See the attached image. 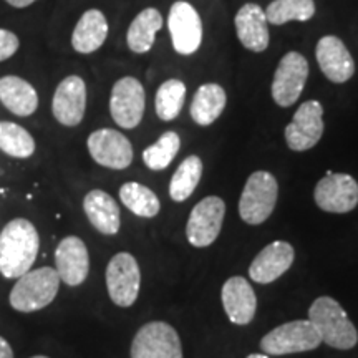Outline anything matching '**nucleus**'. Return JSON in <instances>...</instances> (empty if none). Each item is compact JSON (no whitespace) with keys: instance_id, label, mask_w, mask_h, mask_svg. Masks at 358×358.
<instances>
[{"instance_id":"obj_36","label":"nucleus","mask_w":358,"mask_h":358,"mask_svg":"<svg viewBox=\"0 0 358 358\" xmlns=\"http://www.w3.org/2000/svg\"><path fill=\"white\" fill-rule=\"evenodd\" d=\"M30 358H50V357H47V355H34V357H30Z\"/></svg>"},{"instance_id":"obj_21","label":"nucleus","mask_w":358,"mask_h":358,"mask_svg":"<svg viewBox=\"0 0 358 358\" xmlns=\"http://www.w3.org/2000/svg\"><path fill=\"white\" fill-rule=\"evenodd\" d=\"M83 211L90 224L105 236H115L122 226L120 206L108 192L101 189L90 191L83 199Z\"/></svg>"},{"instance_id":"obj_7","label":"nucleus","mask_w":358,"mask_h":358,"mask_svg":"<svg viewBox=\"0 0 358 358\" xmlns=\"http://www.w3.org/2000/svg\"><path fill=\"white\" fill-rule=\"evenodd\" d=\"M131 358H182L181 340L166 322H150L138 330L131 342Z\"/></svg>"},{"instance_id":"obj_31","label":"nucleus","mask_w":358,"mask_h":358,"mask_svg":"<svg viewBox=\"0 0 358 358\" xmlns=\"http://www.w3.org/2000/svg\"><path fill=\"white\" fill-rule=\"evenodd\" d=\"M179 148H181L179 134L176 131H166L161 134L158 141L143 151V161L151 171H163L176 158Z\"/></svg>"},{"instance_id":"obj_13","label":"nucleus","mask_w":358,"mask_h":358,"mask_svg":"<svg viewBox=\"0 0 358 358\" xmlns=\"http://www.w3.org/2000/svg\"><path fill=\"white\" fill-rule=\"evenodd\" d=\"M88 153L95 163L108 169H127L133 163V145L122 131L101 128L93 131L87 141Z\"/></svg>"},{"instance_id":"obj_35","label":"nucleus","mask_w":358,"mask_h":358,"mask_svg":"<svg viewBox=\"0 0 358 358\" xmlns=\"http://www.w3.org/2000/svg\"><path fill=\"white\" fill-rule=\"evenodd\" d=\"M248 358H268V355H266V353H252Z\"/></svg>"},{"instance_id":"obj_25","label":"nucleus","mask_w":358,"mask_h":358,"mask_svg":"<svg viewBox=\"0 0 358 358\" xmlns=\"http://www.w3.org/2000/svg\"><path fill=\"white\" fill-rule=\"evenodd\" d=\"M227 95L224 88L217 83H204L194 93L191 103V118L199 127H209L226 108Z\"/></svg>"},{"instance_id":"obj_1","label":"nucleus","mask_w":358,"mask_h":358,"mask_svg":"<svg viewBox=\"0 0 358 358\" xmlns=\"http://www.w3.org/2000/svg\"><path fill=\"white\" fill-rule=\"evenodd\" d=\"M40 236L29 219L17 217L0 232V274L6 279H19L37 261Z\"/></svg>"},{"instance_id":"obj_16","label":"nucleus","mask_w":358,"mask_h":358,"mask_svg":"<svg viewBox=\"0 0 358 358\" xmlns=\"http://www.w3.org/2000/svg\"><path fill=\"white\" fill-rule=\"evenodd\" d=\"M317 64L332 83H345L355 75V62L347 45L335 35H325L317 42Z\"/></svg>"},{"instance_id":"obj_17","label":"nucleus","mask_w":358,"mask_h":358,"mask_svg":"<svg viewBox=\"0 0 358 358\" xmlns=\"http://www.w3.org/2000/svg\"><path fill=\"white\" fill-rule=\"evenodd\" d=\"M55 271L60 280L70 287L83 284L90 272L87 245L77 236H66L55 250Z\"/></svg>"},{"instance_id":"obj_27","label":"nucleus","mask_w":358,"mask_h":358,"mask_svg":"<svg viewBox=\"0 0 358 358\" xmlns=\"http://www.w3.org/2000/svg\"><path fill=\"white\" fill-rule=\"evenodd\" d=\"M120 199L133 214L140 217L158 216L161 204L158 196L150 187L140 182H124L120 187Z\"/></svg>"},{"instance_id":"obj_5","label":"nucleus","mask_w":358,"mask_h":358,"mask_svg":"<svg viewBox=\"0 0 358 358\" xmlns=\"http://www.w3.org/2000/svg\"><path fill=\"white\" fill-rule=\"evenodd\" d=\"M322 338L310 320H295L275 327L261 340V348L266 355H289L315 350Z\"/></svg>"},{"instance_id":"obj_11","label":"nucleus","mask_w":358,"mask_h":358,"mask_svg":"<svg viewBox=\"0 0 358 358\" xmlns=\"http://www.w3.org/2000/svg\"><path fill=\"white\" fill-rule=\"evenodd\" d=\"M324 106L320 101H303L294 113L292 122L285 127L284 136L292 151L312 150L324 134Z\"/></svg>"},{"instance_id":"obj_4","label":"nucleus","mask_w":358,"mask_h":358,"mask_svg":"<svg viewBox=\"0 0 358 358\" xmlns=\"http://www.w3.org/2000/svg\"><path fill=\"white\" fill-rule=\"evenodd\" d=\"M279 196L277 179L267 171L252 173L239 199V216L250 226L266 222L274 213Z\"/></svg>"},{"instance_id":"obj_23","label":"nucleus","mask_w":358,"mask_h":358,"mask_svg":"<svg viewBox=\"0 0 358 358\" xmlns=\"http://www.w3.org/2000/svg\"><path fill=\"white\" fill-rule=\"evenodd\" d=\"M0 101L15 116H32L38 108L37 90L27 80L6 75L0 78Z\"/></svg>"},{"instance_id":"obj_9","label":"nucleus","mask_w":358,"mask_h":358,"mask_svg":"<svg viewBox=\"0 0 358 358\" xmlns=\"http://www.w3.org/2000/svg\"><path fill=\"white\" fill-rule=\"evenodd\" d=\"M141 285V272L136 259L128 252H118L106 266V289L118 307H131Z\"/></svg>"},{"instance_id":"obj_33","label":"nucleus","mask_w":358,"mask_h":358,"mask_svg":"<svg viewBox=\"0 0 358 358\" xmlns=\"http://www.w3.org/2000/svg\"><path fill=\"white\" fill-rule=\"evenodd\" d=\"M0 358H13V350L10 343L0 335Z\"/></svg>"},{"instance_id":"obj_22","label":"nucleus","mask_w":358,"mask_h":358,"mask_svg":"<svg viewBox=\"0 0 358 358\" xmlns=\"http://www.w3.org/2000/svg\"><path fill=\"white\" fill-rule=\"evenodd\" d=\"M106 37H108V20L105 13L98 8H90L83 12L75 25L71 34V47L77 53L88 55L100 50L106 42Z\"/></svg>"},{"instance_id":"obj_18","label":"nucleus","mask_w":358,"mask_h":358,"mask_svg":"<svg viewBox=\"0 0 358 358\" xmlns=\"http://www.w3.org/2000/svg\"><path fill=\"white\" fill-rule=\"evenodd\" d=\"M234 25L237 38L244 48L254 53L267 50L271 43V34H268L266 12L261 6L252 2L244 3L236 13Z\"/></svg>"},{"instance_id":"obj_19","label":"nucleus","mask_w":358,"mask_h":358,"mask_svg":"<svg viewBox=\"0 0 358 358\" xmlns=\"http://www.w3.org/2000/svg\"><path fill=\"white\" fill-rule=\"evenodd\" d=\"M295 257L292 244L275 241L257 254L249 267L250 279L257 284H271L289 271Z\"/></svg>"},{"instance_id":"obj_2","label":"nucleus","mask_w":358,"mask_h":358,"mask_svg":"<svg viewBox=\"0 0 358 358\" xmlns=\"http://www.w3.org/2000/svg\"><path fill=\"white\" fill-rule=\"evenodd\" d=\"M308 320L325 345L350 350L357 345L358 332L343 307L332 297H319L308 308Z\"/></svg>"},{"instance_id":"obj_3","label":"nucleus","mask_w":358,"mask_h":358,"mask_svg":"<svg viewBox=\"0 0 358 358\" xmlns=\"http://www.w3.org/2000/svg\"><path fill=\"white\" fill-rule=\"evenodd\" d=\"M60 289V277L53 267H40L19 277L8 295L13 310L32 313L42 310L55 301Z\"/></svg>"},{"instance_id":"obj_14","label":"nucleus","mask_w":358,"mask_h":358,"mask_svg":"<svg viewBox=\"0 0 358 358\" xmlns=\"http://www.w3.org/2000/svg\"><path fill=\"white\" fill-rule=\"evenodd\" d=\"M313 199L325 213H350L358 204V182L350 174L329 171L317 182Z\"/></svg>"},{"instance_id":"obj_28","label":"nucleus","mask_w":358,"mask_h":358,"mask_svg":"<svg viewBox=\"0 0 358 358\" xmlns=\"http://www.w3.org/2000/svg\"><path fill=\"white\" fill-rule=\"evenodd\" d=\"M186 100V85L178 78L166 80L156 92L155 110L159 120L173 122L181 113Z\"/></svg>"},{"instance_id":"obj_29","label":"nucleus","mask_w":358,"mask_h":358,"mask_svg":"<svg viewBox=\"0 0 358 358\" xmlns=\"http://www.w3.org/2000/svg\"><path fill=\"white\" fill-rule=\"evenodd\" d=\"M267 22L272 25H285L287 22H308L315 15L313 0H274L266 8Z\"/></svg>"},{"instance_id":"obj_26","label":"nucleus","mask_w":358,"mask_h":358,"mask_svg":"<svg viewBox=\"0 0 358 358\" xmlns=\"http://www.w3.org/2000/svg\"><path fill=\"white\" fill-rule=\"evenodd\" d=\"M201 176H203V161L199 156L192 155L182 159L176 171H174L171 182H169V196L176 203H182L198 187Z\"/></svg>"},{"instance_id":"obj_24","label":"nucleus","mask_w":358,"mask_h":358,"mask_svg":"<svg viewBox=\"0 0 358 358\" xmlns=\"http://www.w3.org/2000/svg\"><path fill=\"white\" fill-rule=\"evenodd\" d=\"M163 29V15L158 8H145L134 17L127 32L128 48L133 53L143 55L153 48L156 34Z\"/></svg>"},{"instance_id":"obj_15","label":"nucleus","mask_w":358,"mask_h":358,"mask_svg":"<svg viewBox=\"0 0 358 358\" xmlns=\"http://www.w3.org/2000/svg\"><path fill=\"white\" fill-rule=\"evenodd\" d=\"M87 111V85L78 75H69L62 80L53 93V118L64 127L73 128L83 122Z\"/></svg>"},{"instance_id":"obj_6","label":"nucleus","mask_w":358,"mask_h":358,"mask_svg":"<svg viewBox=\"0 0 358 358\" xmlns=\"http://www.w3.org/2000/svg\"><path fill=\"white\" fill-rule=\"evenodd\" d=\"M308 71V62L301 52H287L280 58L271 87L275 105L280 108L295 105L306 88Z\"/></svg>"},{"instance_id":"obj_12","label":"nucleus","mask_w":358,"mask_h":358,"mask_svg":"<svg viewBox=\"0 0 358 358\" xmlns=\"http://www.w3.org/2000/svg\"><path fill=\"white\" fill-rule=\"evenodd\" d=\"M224 216H226V203L217 196H208L192 208L187 219L186 236L194 248H208L219 237Z\"/></svg>"},{"instance_id":"obj_10","label":"nucleus","mask_w":358,"mask_h":358,"mask_svg":"<svg viewBox=\"0 0 358 358\" xmlns=\"http://www.w3.org/2000/svg\"><path fill=\"white\" fill-rule=\"evenodd\" d=\"M168 29L173 48L179 55H192L203 43V22L198 10L185 0H178L169 8Z\"/></svg>"},{"instance_id":"obj_8","label":"nucleus","mask_w":358,"mask_h":358,"mask_svg":"<svg viewBox=\"0 0 358 358\" xmlns=\"http://www.w3.org/2000/svg\"><path fill=\"white\" fill-rule=\"evenodd\" d=\"M146 108V93L134 77H123L113 85L110 96V113L123 129H133L141 123Z\"/></svg>"},{"instance_id":"obj_32","label":"nucleus","mask_w":358,"mask_h":358,"mask_svg":"<svg viewBox=\"0 0 358 358\" xmlns=\"http://www.w3.org/2000/svg\"><path fill=\"white\" fill-rule=\"evenodd\" d=\"M20 40L10 30L0 29V64L8 60V58L15 55L19 52Z\"/></svg>"},{"instance_id":"obj_34","label":"nucleus","mask_w":358,"mask_h":358,"mask_svg":"<svg viewBox=\"0 0 358 358\" xmlns=\"http://www.w3.org/2000/svg\"><path fill=\"white\" fill-rule=\"evenodd\" d=\"M6 2L8 3V6H12L15 8H27V7L32 6V3L38 2V0H6Z\"/></svg>"},{"instance_id":"obj_20","label":"nucleus","mask_w":358,"mask_h":358,"mask_svg":"<svg viewBox=\"0 0 358 358\" xmlns=\"http://www.w3.org/2000/svg\"><path fill=\"white\" fill-rule=\"evenodd\" d=\"M222 306L232 324L248 325L256 315L257 297L244 277H231L222 285Z\"/></svg>"},{"instance_id":"obj_30","label":"nucleus","mask_w":358,"mask_h":358,"mask_svg":"<svg viewBox=\"0 0 358 358\" xmlns=\"http://www.w3.org/2000/svg\"><path fill=\"white\" fill-rule=\"evenodd\" d=\"M34 136L24 127L12 122H0V151L17 159H27L35 153Z\"/></svg>"}]
</instances>
